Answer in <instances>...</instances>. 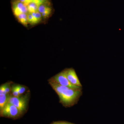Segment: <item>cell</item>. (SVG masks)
<instances>
[{"label":"cell","mask_w":124,"mask_h":124,"mask_svg":"<svg viewBox=\"0 0 124 124\" xmlns=\"http://www.w3.org/2000/svg\"><path fill=\"white\" fill-rule=\"evenodd\" d=\"M9 96L7 94H0V111L8 102Z\"/></svg>","instance_id":"52a82bcc"},{"label":"cell","mask_w":124,"mask_h":124,"mask_svg":"<svg viewBox=\"0 0 124 124\" xmlns=\"http://www.w3.org/2000/svg\"><path fill=\"white\" fill-rule=\"evenodd\" d=\"M66 76L68 79L71 84L76 86L81 87V84L75 71L73 69L66 70Z\"/></svg>","instance_id":"8992f818"},{"label":"cell","mask_w":124,"mask_h":124,"mask_svg":"<svg viewBox=\"0 0 124 124\" xmlns=\"http://www.w3.org/2000/svg\"><path fill=\"white\" fill-rule=\"evenodd\" d=\"M11 88H10V84L9 83H7L5 84V91L7 94H8L9 92L11 91Z\"/></svg>","instance_id":"2e32d148"},{"label":"cell","mask_w":124,"mask_h":124,"mask_svg":"<svg viewBox=\"0 0 124 124\" xmlns=\"http://www.w3.org/2000/svg\"><path fill=\"white\" fill-rule=\"evenodd\" d=\"M5 84L1 85L0 87V94H7L5 91Z\"/></svg>","instance_id":"ac0fdd59"},{"label":"cell","mask_w":124,"mask_h":124,"mask_svg":"<svg viewBox=\"0 0 124 124\" xmlns=\"http://www.w3.org/2000/svg\"><path fill=\"white\" fill-rule=\"evenodd\" d=\"M0 111L2 116L10 117H17L22 112L15 106L9 102Z\"/></svg>","instance_id":"3957f363"},{"label":"cell","mask_w":124,"mask_h":124,"mask_svg":"<svg viewBox=\"0 0 124 124\" xmlns=\"http://www.w3.org/2000/svg\"><path fill=\"white\" fill-rule=\"evenodd\" d=\"M38 6L43 4H48V0H32Z\"/></svg>","instance_id":"5bb4252c"},{"label":"cell","mask_w":124,"mask_h":124,"mask_svg":"<svg viewBox=\"0 0 124 124\" xmlns=\"http://www.w3.org/2000/svg\"><path fill=\"white\" fill-rule=\"evenodd\" d=\"M11 91L12 92V94H13L14 97H20V94L18 92L15 88V85L12 86V88H11Z\"/></svg>","instance_id":"9a60e30c"},{"label":"cell","mask_w":124,"mask_h":124,"mask_svg":"<svg viewBox=\"0 0 124 124\" xmlns=\"http://www.w3.org/2000/svg\"><path fill=\"white\" fill-rule=\"evenodd\" d=\"M53 124H61V122H56V123H54Z\"/></svg>","instance_id":"44dd1931"},{"label":"cell","mask_w":124,"mask_h":124,"mask_svg":"<svg viewBox=\"0 0 124 124\" xmlns=\"http://www.w3.org/2000/svg\"><path fill=\"white\" fill-rule=\"evenodd\" d=\"M38 6H39L35 2L32 1L30 2L27 6L28 12L32 13L38 11Z\"/></svg>","instance_id":"9c48e42d"},{"label":"cell","mask_w":124,"mask_h":124,"mask_svg":"<svg viewBox=\"0 0 124 124\" xmlns=\"http://www.w3.org/2000/svg\"><path fill=\"white\" fill-rule=\"evenodd\" d=\"M46 4H43L40 5L38 6V11L41 14L48 10H51V8L48 6Z\"/></svg>","instance_id":"30bf717a"},{"label":"cell","mask_w":124,"mask_h":124,"mask_svg":"<svg viewBox=\"0 0 124 124\" xmlns=\"http://www.w3.org/2000/svg\"><path fill=\"white\" fill-rule=\"evenodd\" d=\"M15 88L20 95L23 94L26 91V88L23 85H15Z\"/></svg>","instance_id":"4fadbf2b"},{"label":"cell","mask_w":124,"mask_h":124,"mask_svg":"<svg viewBox=\"0 0 124 124\" xmlns=\"http://www.w3.org/2000/svg\"><path fill=\"white\" fill-rule=\"evenodd\" d=\"M16 0L19 1L20 2H22L24 5H26V6H27L29 4L30 2H32V0Z\"/></svg>","instance_id":"d6986e66"},{"label":"cell","mask_w":124,"mask_h":124,"mask_svg":"<svg viewBox=\"0 0 124 124\" xmlns=\"http://www.w3.org/2000/svg\"><path fill=\"white\" fill-rule=\"evenodd\" d=\"M61 124H72V123H69V122H61Z\"/></svg>","instance_id":"ffe728a7"},{"label":"cell","mask_w":124,"mask_h":124,"mask_svg":"<svg viewBox=\"0 0 124 124\" xmlns=\"http://www.w3.org/2000/svg\"><path fill=\"white\" fill-rule=\"evenodd\" d=\"M17 18L19 22H20L24 26H27L28 23L27 19V14L23 13L17 16Z\"/></svg>","instance_id":"ba28073f"},{"label":"cell","mask_w":124,"mask_h":124,"mask_svg":"<svg viewBox=\"0 0 124 124\" xmlns=\"http://www.w3.org/2000/svg\"><path fill=\"white\" fill-rule=\"evenodd\" d=\"M80 94V89L68 88L59 95L61 101L65 104H69L74 101Z\"/></svg>","instance_id":"6da1fadb"},{"label":"cell","mask_w":124,"mask_h":124,"mask_svg":"<svg viewBox=\"0 0 124 124\" xmlns=\"http://www.w3.org/2000/svg\"><path fill=\"white\" fill-rule=\"evenodd\" d=\"M27 95L17 97L14 96H9L8 102L17 108L22 112L25 110L27 103Z\"/></svg>","instance_id":"277c9868"},{"label":"cell","mask_w":124,"mask_h":124,"mask_svg":"<svg viewBox=\"0 0 124 124\" xmlns=\"http://www.w3.org/2000/svg\"><path fill=\"white\" fill-rule=\"evenodd\" d=\"M53 80L58 84L63 86L75 89L80 90L81 88V87L74 85L69 81L67 77L66 70L54 76L53 77Z\"/></svg>","instance_id":"7a4b0ae2"},{"label":"cell","mask_w":124,"mask_h":124,"mask_svg":"<svg viewBox=\"0 0 124 124\" xmlns=\"http://www.w3.org/2000/svg\"><path fill=\"white\" fill-rule=\"evenodd\" d=\"M13 10L16 17L22 14H28L29 13L27 6L22 2L18 0H16L14 2Z\"/></svg>","instance_id":"5b68a950"},{"label":"cell","mask_w":124,"mask_h":124,"mask_svg":"<svg viewBox=\"0 0 124 124\" xmlns=\"http://www.w3.org/2000/svg\"><path fill=\"white\" fill-rule=\"evenodd\" d=\"M31 14L35 19L36 23H38L42 19V15H41V14L39 11H37L34 13H32Z\"/></svg>","instance_id":"8fae6325"},{"label":"cell","mask_w":124,"mask_h":124,"mask_svg":"<svg viewBox=\"0 0 124 124\" xmlns=\"http://www.w3.org/2000/svg\"><path fill=\"white\" fill-rule=\"evenodd\" d=\"M51 10H48V11H45L41 14V15L43 18H46L48 17L50 14H51Z\"/></svg>","instance_id":"e0dca14e"},{"label":"cell","mask_w":124,"mask_h":124,"mask_svg":"<svg viewBox=\"0 0 124 124\" xmlns=\"http://www.w3.org/2000/svg\"><path fill=\"white\" fill-rule=\"evenodd\" d=\"M27 19L28 23L32 25L37 24L35 19L31 13H28L27 14Z\"/></svg>","instance_id":"7c38bea8"}]
</instances>
